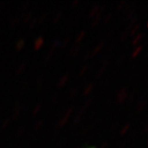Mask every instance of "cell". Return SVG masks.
I'll list each match as a JSON object with an SVG mask.
<instances>
[{"label": "cell", "instance_id": "cell-1", "mask_svg": "<svg viewBox=\"0 0 148 148\" xmlns=\"http://www.w3.org/2000/svg\"><path fill=\"white\" fill-rule=\"evenodd\" d=\"M74 111V107L73 106H70L69 108L66 110V112H65V114L63 115V117L61 118L60 120H59L58 123H56V127H57V129H61V127H65L66 125V123H68V120H69L70 116H71L72 112Z\"/></svg>", "mask_w": 148, "mask_h": 148}, {"label": "cell", "instance_id": "cell-2", "mask_svg": "<svg viewBox=\"0 0 148 148\" xmlns=\"http://www.w3.org/2000/svg\"><path fill=\"white\" fill-rule=\"evenodd\" d=\"M127 96H129V92H127V86H123L117 92H116L115 96V102L117 104H123V102L127 100Z\"/></svg>", "mask_w": 148, "mask_h": 148}, {"label": "cell", "instance_id": "cell-3", "mask_svg": "<svg viewBox=\"0 0 148 148\" xmlns=\"http://www.w3.org/2000/svg\"><path fill=\"white\" fill-rule=\"evenodd\" d=\"M105 43H106V39H103V40H101V41L99 42V43L97 44V45L94 47V49L90 51V55H92V57H95L96 55H97L98 53H99L100 51H101L103 47L105 46Z\"/></svg>", "mask_w": 148, "mask_h": 148}, {"label": "cell", "instance_id": "cell-4", "mask_svg": "<svg viewBox=\"0 0 148 148\" xmlns=\"http://www.w3.org/2000/svg\"><path fill=\"white\" fill-rule=\"evenodd\" d=\"M22 110H23V106H22L21 103L16 104V106H14V110H12V119H16V118L18 117V115L21 114Z\"/></svg>", "mask_w": 148, "mask_h": 148}, {"label": "cell", "instance_id": "cell-5", "mask_svg": "<svg viewBox=\"0 0 148 148\" xmlns=\"http://www.w3.org/2000/svg\"><path fill=\"white\" fill-rule=\"evenodd\" d=\"M81 49H82V45H80V44H76V45L72 46L71 49H69L68 56H69V57H76V56L80 53Z\"/></svg>", "mask_w": 148, "mask_h": 148}, {"label": "cell", "instance_id": "cell-6", "mask_svg": "<svg viewBox=\"0 0 148 148\" xmlns=\"http://www.w3.org/2000/svg\"><path fill=\"white\" fill-rule=\"evenodd\" d=\"M44 44V37L43 36H38L36 39L33 42V47L35 51H38L42 47V45Z\"/></svg>", "mask_w": 148, "mask_h": 148}, {"label": "cell", "instance_id": "cell-7", "mask_svg": "<svg viewBox=\"0 0 148 148\" xmlns=\"http://www.w3.org/2000/svg\"><path fill=\"white\" fill-rule=\"evenodd\" d=\"M25 44H26V39L24 38V37L18 38V39L16 40V51H22V49H24Z\"/></svg>", "mask_w": 148, "mask_h": 148}, {"label": "cell", "instance_id": "cell-8", "mask_svg": "<svg viewBox=\"0 0 148 148\" xmlns=\"http://www.w3.org/2000/svg\"><path fill=\"white\" fill-rule=\"evenodd\" d=\"M69 77H70L69 73H66V74H64V75H63V76L61 77L60 79H59L58 83H57V86H58L59 88H61V86H65V84H66V83H67V81L69 80Z\"/></svg>", "mask_w": 148, "mask_h": 148}, {"label": "cell", "instance_id": "cell-9", "mask_svg": "<svg viewBox=\"0 0 148 148\" xmlns=\"http://www.w3.org/2000/svg\"><path fill=\"white\" fill-rule=\"evenodd\" d=\"M142 49H143V45H141V44L136 46V47L133 49L132 53H131V58L134 59V58H136V57H138V56L140 55V53L142 51Z\"/></svg>", "mask_w": 148, "mask_h": 148}, {"label": "cell", "instance_id": "cell-10", "mask_svg": "<svg viewBox=\"0 0 148 148\" xmlns=\"http://www.w3.org/2000/svg\"><path fill=\"white\" fill-rule=\"evenodd\" d=\"M61 42H62L61 38H56V39H53V43H51V51H53V53L56 49H58L61 45Z\"/></svg>", "mask_w": 148, "mask_h": 148}, {"label": "cell", "instance_id": "cell-11", "mask_svg": "<svg viewBox=\"0 0 148 148\" xmlns=\"http://www.w3.org/2000/svg\"><path fill=\"white\" fill-rule=\"evenodd\" d=\"M146 105H147V101H146L144 98H142V99L139 100L138 104H137V110H138V111H142L146 107Z\"/></svg>", "mask_w": 148, "mask_h": 148}, {"label": "cell", "instance_id": "cell-12", "mask_svg": "<svg viewBox=\"0 0 148 148\" xmlns=\"http://www.w3.org/2000/svg\"><path fill=\"white\" fill-rule=\"evenodd\" d=\"M99 8H100V5L99 4L94 5V6L90 8V12H88V16H90V18H94V16H95L96 14H98V12H99Z\"/></svg>", "mask_w": 148, "mask_h": 148}, {"label": "cell", "instance_id": "cell-13", "mask_svg": "<svg viewBox=\"0 0 148 148\" xmlns=\"http://www.w3.org/2000/svg\"><path fill=\"white\" fill-rule=\"evenodd\" d=\"M92 88H94V83H88V84H86V86L84 88V90H83V92H82L83 97L88 96V94L92 90Z\"/></svg>", "mask_w": 148, "mask_h": 148}, {"label": "cell", "instance_id": "cell-14", "mask_svg": "<svg viewBox=\"0 0 148 148\" xmlns=\"http://www.w3.org/2000/svg\"><path fill=\"white\" fill-rule=\"evenodd\" d=\"M144 38V33H138V34L135 36V38L133 39L132 44L133 45H136L137 43H139L140 41H142V39Z\"/></svg>", "mask_w": 148, "mask_h": 148}, {"label": "cell", "instance_id": "cell-15", "mask_svg": "<svg viewBox=\"0 0 148 148\" xmlns=\"http://www.w3.org/2000/svg\"><path fill=\"white\" fill-rule=\"evenodd\" d=\"M131 127H132V125H131V123H125V125H123V127H121V129H120L119 134L121 135V136H123V135H125V134H127V133L130 131V129H131Z\"/></svg>", "mask_w": 148, "mask_h": 148}, {"label": "cell", "instance_id": "cell-16", "mask_svg": "<svg viewBox=\"0 0 148 148\" xmlns=\"http://www.w3.org/2000/svg\"><path fill=\"white\" fill-rule=\"evenodd\" d=\"M26 66H27V62L26 61H24V62H22L21 64L18 65V67L16 68V73L18 74H21V73H23L24 72V70H25V68H26Z\"/></svg>", "mask_w": 148, "mask_h": 148}, {"label": "cell", "instance_id": "cell-17", "mask_svg": "<svg viewBox=\"0 0 148 148\" xmlns=\"http://www.w3.org/2000/svg\"><path fill=\"white\" fill-rule=\"evenodd\" d=\"M102 18V14H97L95 16H94V20H92V27H96V26L98 25V24L100 23V21H101Z\"/></svg>", "mask_w": 148, "mask_h": 148}, {"label": "cell", "instance_id": "cell-18", "mask_svg": "<svg viewBox=\"0 0 148 148\" xmlns=\"http://www.w3.org/2000/svg\"><path fill=\"white\" fill-rule=\"evenodd\" d=\"M86 31L84 30H82V31H80V32L78 33V35L76 36V38H75V42L76 43H79L80 41H82V39L84 38V36H86Z\"/></svg>", "mask_w": 148, "mask_h": 148}, {"label": "cell", "instance_id": "cell-19", "mask_svg": "<svg viewBox=\"0 0 148 148\" xmlns=\"http://www.w3.org/2000/svg\"><path fill=\"white\" fill-rule=\"evenodd\" d=\"M44 123V120L43 119H39V120H37L36 123L34 125V131L35 132H38L40 129H41V127L43 125Z\"/></svg>", "mask_w": 148, "mask_h": 148}, {"label": "cell", "instance_id": "cell-20", "mask_svg": "<svg viewBox=\"0 0 148 148\" xmlns=\"http://www.w3.org/2000/svg\"><path fill=\"white\" fill-rule=\"evenodd\" d=\"M32 18H33V12H29L28 14H26L25 16H24V18H23L24 24L29 23V22H30L31 20H32Z\"/></svg>", "mask_w": 148, "mask_h": 148}, {"label": "cell", "instance_id": "cell-21", "mask_svg": "<svg viewBox=\"0 0 148 148\" xmlns=\"http://www.w3.org/2000/svg\"><path fill=\"white\" fill-rule=\"evenodd\" d=\"M41 108H42V105H41V104H37L36 106H35L34 108H33V110H32V115H33V116L37 115V114H38V113L40 112Z\"/></svg>", "mask_w": 148, "mask_h": 148}, {"label": "cell", "instance_id": "cell-22", "mask_svg": "<svg viewBox=\"0 0 148 148\" xmlns=\"http://www.w3.org/2000/svg\"><path fill=\"white\" fill-rule=\"evenodd\" d=\"M137 24H138V20H137V16H136V18H134L133 20H131V21L129 22V25H127V30L130 31L133 27H134L135 25H137Z\"/></svg>", "mask_w": 148, "mask_h": 148}, {"label": "cell", "instance_id": "cell-23", "mask_svg": "<svg viewBox=\"0 0 148 148\" xmlns=\"http://www.w3.org/2000/svg\"><path fill=\"white\" fill-rule=\"evenodd\" d=\"M43 79H44V74L43 73L39 74V75L37 76L36 82H37V84H38V88H40V86H42V83H43Z\"/></svg>", "mask_w": 148, "mask_h": 148}, {"label": "cell", "instance_id": "cell-24", "mask_svg": "<svg viewBox=\"0 0 148 148\" xmlns=\"http://www.w3.org/2000/svg\"><path fill=\"white\" fill-rule=\"evenodd\" d=\"M21 22V16H14V18H12V21H10V25L14 27V26L18 25V23Z\"/></svg>", "mask_w": 148, "mask_h": 148}, {"label": "cell", "instance_id": "cell-25", "mask_svg": "<svg viewBox=\"0 0 148 148\" xmlns=\"http://www.w3.org/2000/svg\"><path fill=\"white\" fill-rule=\"evenodd\" d=\"M81 120H82V117H80V116H77L75 115L74 116V118L72 119V125H78L79 123H81Z\"/></svg>", "mask_w": 148, "mask_h": 148}, {"label": "cell", "instance_id": "cell-26", "mask_svg": "<svg viewBox=\"0 0 148 148\" xmlns=\"http://www.w3.org/2000/svg\"><path fill=\"white\" fill-rule=\"evenodd\" d=\"M139 29H140V24H137V25H135L134 27L129 31V35H135L137 32H138Z\"/></svg>", "mask_w": 148, "mask_h": 148}, {"label": "cell", "instance_id": "cell-27", "mask_svg": "<svg viewBox=\"0 0 148 148\" xmlns=\"http://www.w3.org/2000/svg\"><path fill=\"white\" fill-rule=\"evenodd\" d=\"M111 18H112V12H109L108 14H107L106 16H104V18H103V24H104V25H106V24H108L109 22H110Z\"/></svg>", "mask_w": 148, "mask_h": 148}, {"label": "cell", "instance_id": "cell-28", "mask_svg": "<svg viewBox=\"0 0 148 148\" xmlns=\"http://www.w3.org/2000/svg\"><path fill=\"white\" fill-rule=\"evenodd\" d=\"M69 41H70V37H66L64 40H62V42H61V45H60V47L62 49H64L66 46L68 45V43H69Z\"/></svg>", "mask_w": 148, "mask_h": 148}, {"label": "cell", "instance_id": "cell-29", "mask_svg": "<svg viewBox=\"0 0 148 148\" xmlns=\"http://www.w3.org/2000/svg\"><path fill=\"white\" fill-rule=\"evenodd\" d=\"M136 92H137V90H133V92H131L129 96H127V103H132L133 101H134V99H135V95H136Z\"/></svg>", "mask_w": 148, "mask_h": 148}, {"label": "cell", "instance_id": "cell-30", "mask_svg": "<svg viewBox=\"0 0 148 148\" xmlns=\"http://www.w3.org/2000/svg\"><path fill=\"white\" fill-rule=\"evenodd\" d=\"M26 131V127H24V125H21V127H18V131H16V137H20V136H22V135L24 134V132Z\"/></svg>", "mask_w": 148, "mask_h": 148}, {"label": "cell", "instance_id": "cell-31", "mask_svg": "<svg viewBox=\"0 0 148 148\" xmlns=\"http://www.w3.org/2000/svg\"><path fill=\"white\" fill-rule=\"evenodd\" d=\"M63 16V12L62 10H60V12H58L57 14H56V16H55V18H53V24H56L57 22L59 21L61 18V16Z\"/></svg>", "mask_w": 148, "mask_h": 148}, {"label": "cell", "instance_id": "cell-32", "mask_svg": "<svg viewBox=\"0 0 148 148\" xmlns=\"http://www.w3.org/2000/svg\"><path fill=\"white\" fill-rule=\"evenodd\" d=\"M46 16H47V14H46V12H43V14L38 18V24H39V25H41V24L44 23V21L46 20Z\"/></svg>", "mask_w": 148, "mask_h": 148}, {"label": "cell", "instance_id": "cell-33", "mask_svg": "<svg viewBox=\"0 0 148 148\" xmlns=\"http://www.w3.org/2000/svg\"><path fill=\"white\" fill-rule=\"evenodd\" d=\"M92 101H94V99H92V98H90V99L86 100V101L84 102V105H83L82 109H84V110H86V108H88V107H90V105L92 103Z\"/></svg>", "mask_w": 148, "mask_h": 148}, {"label": "cell", "instance_id": "cell-34", "mask_svg": "<svg viewBox=\"0 0 148 148\" xmlns=\"http://www.w3.org/2000/svg\"><path fill=\"white\" fill-rule=\"evenodd\" d=\"M129 36V30H125L123 31L121 34H120V37H119V39L121 40V41H123V40L127 39V37Z\"/></svg>", "mask_w": 148, "mask_h": 148}, {"label": "cell", "instance_id": "cell-35", "mask_svg": "<svg viewBox=\"0 0 148 148\" xmlns=\"http://www.w3.org/2000/svg\"><path fill=\"white\" fill-rule=\"evenodd\" d=\"M38 23V18L37 16H34V18L31 20V22H30V25H29V28H33V27H35V25Z\"/></svg>", "mask_w": 148, "mask_h": 148}, {"label": "cell", "instance_id": "cell-36", "mask_svg": "<svg viewBox=\"0 0 148 148\" xmlns=\"http://www.w3.org/2000/svg\"><path fill=\"white\" fill-rule=\"evenodd\" d=\"M125 4H127V1L125 0H121L119 3H118V5H117V10H120V9H123V8H125Z\"/></svg>", "mask_w": 148, "mask_h": 148}, {"label": "cell", "instance_id": "cell-37", "mask_svg": "<svg viewBox=\"0 0 148 148\" xmlns=\"http://www.w3.org/2000/svg\"><path fill=\"white\" fill-rule=\"evenodd\" d=\"M53 51H49V53H46L45 57H44V59H43V62L44 63H47V62H49V61L51 60V57H53Z\"/></svg>", "mask_w": 148, "mask_h": 148}, {"label": "cell", "instance_id": "cell-38", "mask_svg": "<svg viewBox=\"0 0 148 148\" xmlns=\"http://www.w3.org/2000/svg\"><path fill=\"white\" fill-rule=\"evenodd\" d=\"M134 18H136V14H135V12H130V14H127V18H125V21L127 22H130L131 20H133Z\"/></svg>", "mask_w": 148, "mask_h": 148}, {"label": "cell", "instance_id": "cell-39", "mask_svg": "<svg viewBox=\"0 0 148 148\" xmlns=\"http://www.w3.org/2000/svg\"><path fill=\"white\" fill-rule=\"evenodd\" d=\"M88 69H90V66H88V65H84V66H82V67H81L80 71H79V74H80V75H83V74L86 73Z\"/></svg>", "mask_w": 148, "mask_h": 148}, {"label": "cell", "instance_id": "cell-40", "mask_svg": "<svg viewBox=\"0 0 148 148\" xmlns=\"http://www.w3.org/2000/svg\"><path fill=\"white\" fill-rule=\"evenodd\" d=\"M9 123H10V119H9V118H6V119L2 123V125H1V130L6 129V127L9 125Z\"/></svg>", "mask_w": 148, "mask_h": 148}, {"label": "cell", "instance_id": "cell-41", "mask_svg": "<svg viewBox=\"0 0 148 148\" xmlns=\"http://www.w3.org/2000/svg\"><path fill=\"white\" fill-rule=\"evenodd\" d=\"M77 92H78V88H72V90H70V97H71V98L75 97V96L77 95Z\"/></svg>", "mask_w": 148, "mask_h": 148}, {"label": "cell", "instance_id": "cell-42", "mask_svg": "<svg viewBox=\"0 0 148 148\" xmlns=\"http://www.w3.org/2000/svg\"><path fill=\"white\" fill-rule=\"evenodd\" d=\"M118 127H119V121H115V123L112 125V127H111L110 131H111V132H114V131H116V130H117Z\"/></svg>", "mask_w": 148, "mask_h": 148}, {"label": "cell", "instance_id": "cell-43", "mask_svg": "<svg viewBox=\"0 0 148 148\" xmlns=\"http://www.w3.org/2000/svg\"><path fill=\"white\" fill-rule=\"evenodd\" d=\"M59 98H60V94H59V92H55V94L53 95V98H51V99H53V104H55L56 102L58 101Z\"/></svg>", "mask_w": 148, "mask_h": 148}, {"label": "cell", "instance_id": "cell-44", "mask_svg": "<svg viewBox=\"0 0 148 148\" xmlns=\"http://www.w3.org/2000/svg\"><path fill=\"white\" fill-rule=\"evenodd\" d=\"M90 130H92V125H86V127H84V130L82 131V133H81V135H83V136H84V135H86L88 133V131H90Z\"/></svg>", "mask_w": 148, "mask_h": 148}, {"label": "cell", "instance_id": "cell-45", "mask_svg": "<svg viewBox=\"0 0 148 148\" xmlns=\"http://www.w3.org/2000/svg\"><path fill=\"white\" fill-rule=\"evenodd\" d=\"M108 145H109V142L108 141H103L101 143V145H100L98 148H107V147H108Z\"/></svg>", "mask_w": 148, "mask_h": 148}, {"label": "cell", "instance_id": "cell-46", "mask_svg": "<svg viewBox=\"0 0 148 148\" xmlns=\"http://www.w3.org/2000/svg\"><path fill=\"white\" fill-rule=\"evenodd\" d=\"M90 58H92V55H90V51H88L83 56V60H88V59H90Z\"/></svg>", "mask_w": 148, "mask_h": 148}, {"label": "cell", "instance_id": "cell-47", "mask_svg": "<svg viewBox=\"0 0 148 148\" xmlns=\"http://www.w3.org/2000/svg\"><path fill=\"white\" fill-rule=\"evenodd\" d=\"M123 59H125V55H123V56H120L119 57V59L117 60V62H116V66H119L120 65V63L123 62Z\"/></svg>", "mask_w": 148, "mask_h": 148}, {"label": "cell", "instance_id": "cell-48", "mask_svg": "<svg viewBox=\"0 0 148 148\" xmlns=\"http://www.w3.org/2000/svg\"><path fill=\"white\" fill-rule=\"evenodd\" d=\"M129 145V140H125V142L123 143H121L120 144V146H119V148H125V147H127V146Z\"/></svg>", "mask_w": 148, "mask_h": 148}, {"label": "cell", "instance_id": "cell-49", "mask_svg": "<svg viewBox=\"0 0 148 148\" xmlns=\"http://www.w3.org/2000/svg\"><path fill=\"white\" fill-rule=\"evenodd\" d=\"M30 4H31V1H26V2H24L22 5H23L24 8H27V7L29 6V5H30Z\"/></svg>", "mask_w": 148, "mask_h": 148}, {"label": "cell", "instance_id": "cell-50", "mask_svg": "<svg viewBox=\"0 0 148 148\" xmlns=\"http://www.w3.org/2000/svg\"><path fill=\"white\" fill-rule=\"evenodd\" d=\"M148 132V123H144V127H143V133H147Z\"/></svg>", "mask_w": 148, "mask_h": 148}, {"label": "cell", "instance_id": "cell-51", "mask_svg": "<svg viewBox=\"0 0 148 148\" xmlns=\"http://www.w3.org/2000/svg\"><path fill=\"white\" fill-rule=\"evenodd\" d=\"M59 134H60V133H59V131H56V132H55V134H53V139H56V138H57V137L59 136Z\"/></svg>", "mask_w": 148, "mask_h": 148}, {"label": "cell", "instance_id": "cell-52", "mask_svg": "<svg viewBox=\"0 0 148 148\" xmlns=\"http://www.w3.org/2000/svg\"><path fill=\"white\" fill-rule=\"evenodd\" d=\"M106 84H108V79H105V80L103 81V83H102V86H105Z\"/></svg>", "mask_w": 148, "mask_h": 148}, {"label": "cell", "instance_id": "cell-53", "mask_svg": "<svg viewBox=\"0 0 148 148\" xmlns=\"http://www.w3.org/2000/svg\"><path fill=\"white\" fill-rule=\"evenodd\" d=\"M79 3V0H74V1H72V5H76Z\"/></svg>", "mask_w": 148, "mask_h": 148}, {"label": "cell", "instance_id": "cell-54", "mask_svg": "<svg viewBox=\"0 0 148 148\" xmlns=\"http://www.w3.org/2000/svg\"><path fill=\"white\" fill-rule=\"evenodd\" d=\"M4 5H5L4 1H1V2H0V9H2V7L4 6Z\"/></svg>", "mask_w": 148, "mask_h": 148}, {"label": "cell", "instance_id": "cell-55", "mask_svg": "<svg viewBox=\"0 0 148 148\" xmlns=\"http://www.w3.org/2000/svg\"><path fill=\"white\" fill-rule=\"evenodd\" d=\"M112 31H113V29H112V28H109L108 32H106V34H107V33H108V35H110L111 33H112Z\"/></svg>", "mask_w": 148, "mask_h": 148}, {"label": "cell", "instance_id": "cell-56", "mask_svg": "<svg viewBox=\"0 0 148 148\" xmlns=\"http://www.w3.org/2000/svg\"><path fill=\"white\" fill-rule=\"evenodd\" d=\"M86 148H98V147H96V146H88V147H86Z\"/></svg>", "mask_w": 148, "mask_h": 148}, {"label": "cell", "instance_id": "cell-57", "mask_svg": "<svg viewBox=\"0 0 148 148\" xmlns=\"http://www.w3.org/2000/svg\"><path fill=\"white\" fill-rule=\"evenodd\" d=\"M86 145H84V146H82V147H78V148H86Z\"/></svg>", "mask_w": 148, "mask_h": 148}, {"label": "cell", "instance_id": "cell-58", "mask_svg": "<svg viewBox=\"0 0 148 148\" xmlns=\"http://www.w3.org/2000/svg\"><path fill=\"white\" fill-rule=\"evenodd\" d=\"M0 29H1V26H0Z\"/></svg>", "mask_w": 148, "mask_h": 148}]
</instances>
